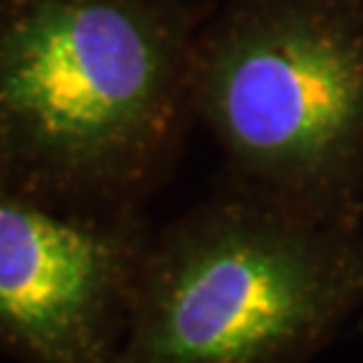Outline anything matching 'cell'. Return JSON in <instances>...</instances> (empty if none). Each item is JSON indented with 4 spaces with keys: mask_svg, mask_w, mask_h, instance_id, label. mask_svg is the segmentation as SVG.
<instances>
[{
    "mask_svg": "<svg viewBox=\"0 0 363 363\" xmlns=\"http://www.w3.org/2000/svg\"><path fill=\"white\" fill-rule=\"evenodd\" d=\"M154 226L70 208L0 175V347L22 363H113Z\"/></svg>",
    "mask_w": 363,
    "mask_h": 363,
    "instance_id": "4",
    "label": "cell"
},
{
    "mask_svg": "<svg viewBox=\"0 0 363 363\" xmlns=\"http://www.w3.org/2000/svg\"><path fill=\"white\" fill-rule=\"evenodd\" d=\"M196 0H0V175L145 213L194 121Z\"/></svg>",
    "mask_w": 363,
    "mask_h": 363,
    "instance_id": "1",
    "label": "cell"
},
{
    "mask_svg": "<svg viewBox=\"0 0 363 363\" xmlns=\"http://www.w3.org/2000/svg\"><path fill=\"white\" fill-rule=\"evenodd\" d=\"M194 121L226 181L288 205L358 216L363 0H226L202 25Z\"/></svg>",
    "mask_w": 363,
    "mask_h": 363,
    "instance_id": "3",
    "label": "cell"
},
{
    "mask_svg": "<svg viewBox=\"0 0 363 363\" xmlns=\"http://www.w3.org/2000/svg\"><path fill=\"white\" fill-rule=\"evenodd\" d=\"M358 307V216L226 181L154 229L113 363H307Z\"/></svg>",
    "mask_w": 363,
    "mask_h": 363,
    "instance_id": "2",
    "label": "cell"
},
{
    "mask_svg": "<svg viewBox=\"0 0 363 363\" xmlns=\"http://www.w3.org/2000/svg\"><path fill=\"white\" fill-rule=\"evenodd\" d=\"M361 328H363V320H361Z\"/></svg>",
    "mask_w": 363,
    "mask_h": 363,
    "instance_id": "5",
    "label": "cell"
}]
</instances>
